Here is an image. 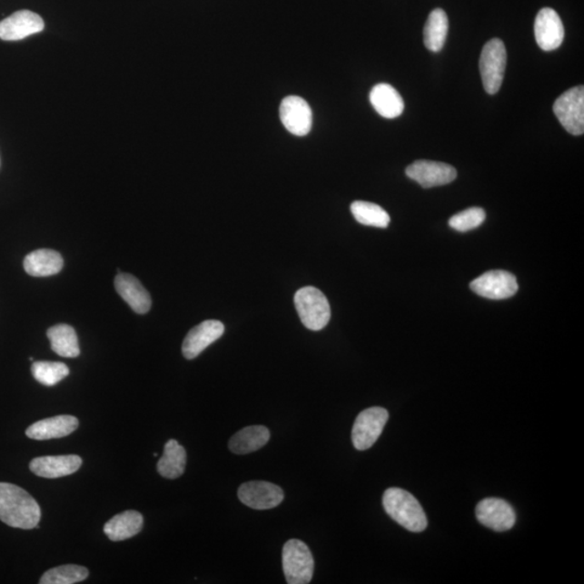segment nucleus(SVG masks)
Segmentation results:
<instances>
[{"label": "nucleus", "instance_id": "nucleus-10", "mask_svg": "<svg viewBox=\"0 0 584 584\" xmlns=\"http://www.w3.org/2000/svg\"><path fill=\"white\" fill-rule=\"evenodd\" d=\"M280 116L283 126L297 137H304L311 132L313 114L308 102L300 96L291 95L283 99Z\"/></svg>", "mask_w": 584, "mask_h": 584}, {"label": "nucleus", "instance_id": "nucleus-11", "mask_svg": "<svg viewBox=\"0 0 584 584\" xmlns=\"http://www.w3.org/2000/svg\"><path fill=\"white\" fill-rule=\"evenodd\" d=\"M475 514L481 525L498 532L511 530L516 521L513 508L498 498L481 500L476 507Z\"/></svg>", "mask_w": 584, "mask_h": 584}, {"label": "nucleus", "instance_id": "nucleus-14", "mask_svg": "<svg viewBox=\"0 0 584 584\" xmlns=\"http://www.w3.org/2000/svg\"><path fill=\"white\" fill-rule=\"evenodd\" d=\"M536 42L544 51L558 49L564 42L565 30L557 11L543 8L539 11L535 22Z\"/></svg>", "mask_w": 584, "mask_h": 584}, {"label": "nucleus", "instance_id": "nucleus-16", "mask_svg": "<svg viewBox=\"0 0 584 584\" xmlns=\"http://www.w3.org/2000/svg\"><path fill=\"white\" fill-rule=\"evenodd\" d=\"M82 464V458L75 455L47 456L33 459L30 469L39 478L59 479L77 472Z\"/></svg>", "mask_w": 584, "mask_h": 584}, {"label": "nucleus", "instance_id": "nucleus-26", "mask_svg": "<svg viewBox=\"0 0 584 584\" xmlns=\"http://www.w3.org/2000/svg\"><path fill=\"white\" fill-rule=\"evenodd\" d=\"M351 212L357 223L374 226V228L385 229L390 224V215L382 207L373 203L354 202L351 205Z\"/></svg>", "mask_w": 584, "mask_h": 584}, {"label": "nucleus", "instance_id": "nucleus-19", "mask_svg": "<svg viewBox=\"0 0 584 584\" xmlns=\"http://www.w3.org/2000/svg\"><path fill=\"white\" fill-rule=\"evenodd\" d=\"M371 104L379 115L396 118L404 112L405 104L398 90L389 84H378L371 93Z\"/></svg>", "mask_w": 584, "mask_h": 584}, {"label": "nucleus", "instance_id": "nucleus-13", "mask_svg": "<svg viewBox=\"0 0 584 584\" xmlns=\"http://www.w3.org/2000/svg\"><path fill=\"white\" fill-rule=\"evenodd\" d=\"M44 28L45 22L41 15L30 10L16 11L0 22V39L7 42L21 41L43 32Z\"/></svg>", "mask_w": 584, "mask_h": 584}, {"label": "nucleus", "instance_id": "nucleus-28", "mask_svg": "<svg viewBox=\"0 0 584 584\" xmlns=\"http://www.w3.org/2000/svg\"><path fill=\"white\" fill-rule=\"evenodd\" d=\"M89 576L86 567L64 565L50 569L42 577L41 584H74L82 582Z\"/></svg>", "mask_w": 584, "mask_h": 584}, {"label": "nucleus", "instance_id": "nucleus-18", "mask_svg": "<svg viewBox=\"0 0 584 584\" xmlns=\"http://www.w3.org/2000/svg\"><path fill=\"white\" fill-rule=\"evenodd\" d=\"M115 289L119 296L126 302L135 313L145 314L150 311L152 299L142 283L130 274H118Z\"/></svg>", "mask_w": 584, "mask_h": 584}, {"label": "nucleus", "instance_id": "nucleus-1", "mask_svg": "<svg viewBox=\"0 0 584 584\" xmlns=\"http://www.w3.org/2000/svg\"><path fill=\"white\" fill-rule=\"evenodd\" d=\"M42 518L41 507L21 487L0 483V520L14 529L33 530Z\"/></svg>", "mask_w": 584, "mask_h": 584}, {"label": "nucleus", "instance_id": "nucleus-17", "mask_svg": "<svg viewBox=\"0 0 584 584\" xmlns=\"http://www.w3.org/2000/svg\"><path fill=\"white\" fill-rule=\"evenodd\" d=\"M78 419L74 416H56L35 422L26 430V436L35 440L65 438L78 428Z\"/></svg>", "mask_w": 584, "mask_h": 584}, {"label": "nucleus", "instance_id": "nucleus-24", "mask_svg": "<svg viewBox=\"0 0 584 584\" xmlns=\"http://www.w3.org/2000/svg\"><path fill=\"white\" fill-rule=\"evenodd\" d=\"M450 22L443 9H435L430 14L427 25L424 26V45L430 51L440 53L443 49Z\"/></svg>", "mask_w": 584, "mask_h": 584}, {"label": "nucleus", "instance_id": "nucleus-4", "mask_svg": "<svg viewBox=\"0 0 584 584\" xmlns=\"http://www.w3.org/2000/svg\"><path fill=\"white\" fill-rule=\"evenodd\" d=\"M282 569L289 584L310 583L314 574V559L310 549L298 539H292L282 548Z\"/></svg>", "mask_w": 584, "mask_h": 584}, {"label": "nucleus", "instance_id": "nucleus-25", "mask_svg": "<svg viewBox=\"0 0 584 584\" xmlns=\"http://www.w3.org/2000/svg\"><path fill=\"white\" fill-rule=\"evenodd\" d=\"M47 336L54 353L67 359H74L81 354L77 334L73 327L65 324L51 327Z\"/></svg>", "mask_w": 584, "mask_h": 584}, {"label": "nucleus", "instance_id": "nucleus-12", "mask_svg": "<svg viewBox=\"0 0 584 584\" xmlns=\"http://www.w3.org/2000/svg\"><path fill=\"white\" fill-rule=\"evenodd\" d=\"M406 174L424 189H431L451 183L457 178V170L445 163L417 161L407 167Z\"/></svg>", "mask_w": 584, "mask_h": 584}, {"label": "nucleus", "instance_id": "nucleus-2", "mask_svg": "<svg viewBox=\"0 0 584 584\" xmlns=\"http://www.w3.org/2000/svg\"><path fill=\"white\" fill-rule=\"evenodd\" d=\"M383 507L385 512L407 530L421 532L428 527L427 515L411 492L396 487L385 490Z\"/></svg>", "mask_w": 584, "mask_h": 584}, {"label": "nucleus", "instance_id": "nucleus-9", "mask_svg": "<svg viewBox=\"0 0 584 584\" xmlns=\"http://www.w3.org/2000/svg\"><path fill=\"white\" fill-rule=\"evenodd\" d=\"M283 491L281 487L269 481H248L238 489V499L245 506L254 510L274 509L282 502Z\"/></svg>", "mask_w": 584, "mask_h": 584}, {"label": "nucleus", "instance_id": "nucleus-5", "mask_svg": "<svg viewBox=\"0 0 584 584\" xmlns=\"http://www.w3.org/2000/svg\"><path fill=\"white\" fill-rule=\"evenodd\" d=\"M507 66V50L501 39L493 38L481 51L480 70L485 92L496 94L501 88Z\"/></svg>", "mask_w": 584, "mask_h": 584}, {"label": "nucleus", "instance_id": "nucleus-15", "mask_svg": "<svg viewBox=\"0 0 584 584\" xmlns=\"http://www.w3.org/2000/svg\"><path fill=\"white\" fill-rule=\"evenodd\" d=\"M225 327L220 321L209 320L193 328L187 333L183 345V353L186 360H194L209 345L223 336Z\"/></svg>", "mask_w": 584, "mask_h": 584}, {"label": "nucleus", "instance_id": "nucleus-6", "mask_svg": "<svg viewBox=\"0 0 584 584\" xmlns=\"http://www.w3.org/2000/svg\"><path fill=\"white\" fill-rule=\"evenodd\" d=\"M389 421V412L381 407H371L357 416L351 441L357 450H367L376 443Z\"/></svg>", "mask_w": 584, "mask_h": 584}, {"label": "nucleus", "instance_id": "nucleus-23", "mask_svg": "<svg viewBox=\"0 0 584 584\" xmlns=\"http://www.w3.org/2000/svg\"><path fill=\"white\" fill-rule=\"evenodd\" d=\"M186 450L177 440H170L163 448V455L157 463V470L163 478L174 480L184 473Z\"/></svg>", "mask_w": 584, "mask_h": 584}, {"label": "nucleus", "instance_id": "nucleus-20", "mask_svg": "<svg viewBox=\"0 0 584 584\" xmlns=\"http://www.w3.org/2000/svg\"><path fill=\"white\" fill-rule=\"evenodd\" d=\"M64 261L59 252L51 249H38L25 259V270L34 277H47L60 273Z\"/></svg>", "mask_w": 584, "mask_h": 584}, {"label": "nucleus", "instance_id": "nucleus-7", "mask_svg": "<svg viewBox=\"0 0 584 584\" xmlns=\"http://www.w3.org/2000/svg\"><path fill=\"white\" fill-rule=\"evenodd\" d=\"M561 126L567 133L581 135L584 133V88L578 86L567 90L553 105Z\"/></svg>", "mask_w": 584, "mask_h": 584}, {"label": "nucleus", "instance_id": "nucleus-3", "mask_svg": "<svg viewBox=\"0 0 584 584\" xmlns=\"http://www.w3.org/2000/svg\"><path fill=\"white\" fill-rule=\"evenodd\" d=\"M294 305L302 324L310 331H322L331 321V305L320 289L311 286L299 289L294 296Z\"/></svg>", "mask_w": 584, "mask_h": 584}, {"label": "nucleus", "instance_id": "nucleus-8", "mask_svg": "<svg viewBox=\"0 0 584 584\" xmlns=\"http://www.w3.org/2000/svg\"><path fill=\"white\" fill-rule=\"evenodd\" d=\"M470 289L479 296L490 300H504L519 291L516 277L506 271H490L470 282Z\"/></svg>", "mask_w": 584, "mask_h": 584}, {"label": "nucleus", "instance_id": "nucleus-21", "mask_svg": "<svg viewBox=\"0 0 584 584\" xmlns=\"http://www.w3.org/2000/svg\"><path fill=\"white\" fill-rule=\"evenodd\" d=\"M144 529V516L137 511L117 514L104 525V534L112 541H123L138 535Z\"/></svg>", "mask_w": 584, "mask_h": 584}, {"label": "nucleus", "instance_id": "nucleus-27", "mask_svg": "<svg viewBox=\"0 0 584 584\" xmlns=\"http://www.w3.org/2000/svg\"><path fill=\"white\" fill-rule=\"evenodd\" d=\"M32 373L39 383L46 387H54L69 376L70 370L64 362L35 361L32 366Z\"/></svg>", "mask_w": 584, "mask_h": 584}, {"label": "nucleus", "instance_id": "nucleus-22", "mask_svg": "<svg viewBox=\"0 0 584 584\" xmlns=\"http://www.w3.org/2000/svg\"><path fill=\"white\" fill-rule=\"evenodd\" d=\"M271 434L268 428L263 425H252L247 427L232 436L230 440V450L236 455H247L257 451L270 440Z\"/></svg>", "mask_w": 584, "mask_h": 584}, {"label": "nucleus", "instance_id": "nucleus-29", "mask_svg": "<svg viewBox=\"0 0 584 584\" xmlns=\"http://www.w3.org/2000/svg\"><path fill=\"white\" fill-rule=\"evenodd\" d=\"M485 219L484 209L479 207L469 208L467 211L453 215L450 220V226L458 232H469L479 228L484 223Z\"/></svg>", "mask_w": 584, "mask_h": 584}]
</instances>
